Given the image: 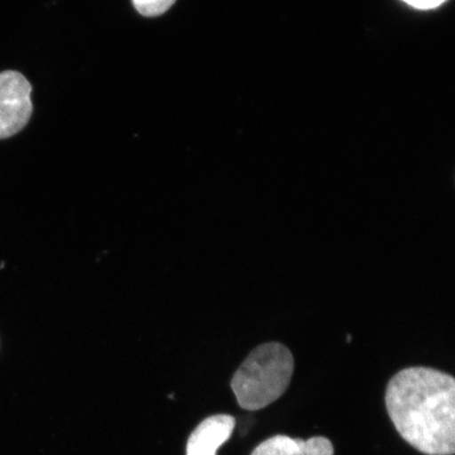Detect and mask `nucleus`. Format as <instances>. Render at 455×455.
Returning a JSON list of instances; mask_svg holds the SVG:
<instances>
[{
	"mask_svg": "<svg viewBox=\"0 0 455 455\" xmlns=\"http://www.w3.org/2000/svg\"><path fill=\"white\" fill-rule=\"evenodd\" d=\"M386 408L396 431L427 455L455 452V380L429 367L401 370L386 389Z\"/></svg>",
	"mask_w": 455,
	"mask_h": 455,
	"instance_id": "obj_1",
	"label": "nucleus"
},
{
	"mask_svg": "<svg viewBox=\"0 0 455 455\" xmlns=\"http://www.w3.org/2000/svg\"><path fill=\"white\" fill-rule=\"evenodd\" d=\"M294 371V358L287 346L271 341L256 347L231 380L238 405L260 411L287 391Z\"/></svg>",
	"mask_w": 455,
	"mask_h": 455,
	"instance_id": "obj_2",
	"label": "nucleus"
},
{
	"mask_svg": "<svg viewBox=\"0 0 455 455\" xmlns=\"http://www.w3.org/2000/svg\"><path fill=\"white\" fill-rule=\"evenodd\" d=\"M32 85L17 71L0 73V140L9 139L30 121Z\"/></svg>",
	"mask_w": 455,
	"mask_h": 455,
	"instance_id": "obj_3",
	"label": "nucleus"
},
{
	"mask_svg": "<svg viewBox=\"0 0 455 455\" xmlns=\"http://www.w3.org/2000/svg\"><path fill=\"white\" fill-rule=\"evenodd\" d=\"M235 423V419L228 414H216L203 420L188 440L186 455H216L220 446L229 441Z\"/></svg>",
	"mask_w": 455,
	"mask_h": 455,
	"instance_id": "obj_4",
	"label": "nucleus"
},
{
	"mask_svg": "<svg viewBox=\"0 0 455 455\" xmlns=\"http://www.w3.org/2000/svg\"><path fill=\"white\" fill-rule=\"evenodd\" d=\"M331 441L323 436L304 441L287 435H275L259 443L251 455H333Z\"/></svg>",
	"mask_w": 455,
	"mask_h": 455,
	"instance_id": "obj_5",
	"label": "nucleus"
},
{
	"mask_svg": "<svg viewBox=\"0 0 455 455\" xmlns=\"http://www.w3.org/2000/svg\"><path fill=\"white\" fill-rule=\"evenodd\" d=\"M176 0H132L138 12L146 17H156L166 13Z\"/></svg>",
	"mask_w": 455,
	"mask_h": 455,
	"instance_id": "obj_6",
	"label": "nucleus"
},
{
	"mask_svg": "<svg viewBox=\"0 0 455 455\" xmlns=\"http://www.w3.org/2000/svg\"><path fill=\"white\" fill-rule=\"evenodd\" d=\"M403 2L411 5L413 8L427 10L439 7L446 0H403Z\"/></svg>",
	"mask_w": 455,
	"mask_h": 455,
	"instance_id": "obj_7",
	"label": "nucleus"
}]
</instances>
